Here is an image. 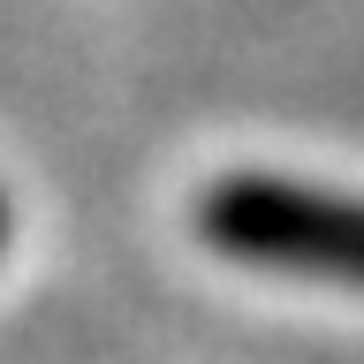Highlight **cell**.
Masks as SVG:
<instances>
[{
  "mask_svg": "<svg viewBox=\"0 0 364 364\" xmlns=\"http://www.w3.org/2000/svg\"><path fill=\"white\" fill-rule=\"evenodd\" d=\"M205 235L243 266L364 289V205L357 198H326V190L273 182V175H228L205 198Z\"/></svg>",
  "mask_w": 364,
  "mask_h": 364,
  "instance_id": "6da1fadb",
  "label": "cell"
},
{
  "mask_svg": "<svg viewBox=\"0 0 364 364\" xmlns=\"http://www.w3.org/2000/svg\"><path fill=\"white\" fill-rule=\"evenodd\" d=\"M0 228H8V205H0Z\"/></svg>",
  "mask_w": 364,
  "mask_h": 364,
  "instance_id": "7a4b0ae2",
  "label": "cell"
}]
</instances>
